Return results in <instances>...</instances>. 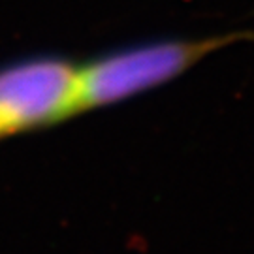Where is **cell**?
<instances>
[{
    "label": "cell",
    "mask_w": 254,
    "mask_h": 254,
    "mask_svg": "<svg viewBox=\"0 0 254 254\" xmlns=\"http://www.w3.org/2000/svg\"><path fill=\"white\" fill-rule=\"evenodd\" d=\"M251 38L254 34L249 30L201 38H168L96 59L77 70L75 113L127 100L173 81L209 55Z\"/></svg>",
    "instance_id": "1"
},
{
    "label": "cell",
    "mask_w": 254,
    "mask_h": 254,
    "mask_svg": "<svg viewBox=\"0 0 254 254\" xmlns=\"http://www.w3.org/2000/svg\"><path fill=\"white\" fill-rule=\"evenodd\" d=\"M77 68L40 59L0 72V137L75 113Z\"/></svg>",
    "instance_id": "2"
}]
</instances>
